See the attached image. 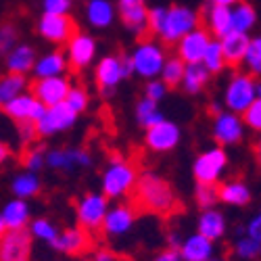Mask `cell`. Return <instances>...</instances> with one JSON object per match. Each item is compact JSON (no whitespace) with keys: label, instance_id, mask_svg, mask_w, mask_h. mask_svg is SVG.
Wrapping results in <instances>:
<instances>
[{"label":"cell","instance_id":"cell-14","mask_svg":"<svg viewBox=\"0 0 261 261\" xmlns=\"http://www.w3.org/2000/svg\"><path fill=\"white\" fill-rule=\"evenodd\" d=\"M213 40H215L213 34L205 25H199L197 30H192L190 34H186L176 44V55L186 65H190V63H203L205 53L209 50Z\"/></svg>","mask_w":261,"mask_h":261},{"label":"cell","instance_id":"cell-27","mask_svg":"<svg viewBox=\"0 0 261 261\" xmlns=\"http://www.w3.org/2000/svg\"><path fill=\"white\" fill-rule=\"evenodd\" d=\"M249 44H251V36L243 34V32H230L228 36L222 38V48H224V55L228 61V67L243 65Z\"/></svg>","mask_w":261,"mask_h":261},{"label":"cell","instance_id":"cell-29","mask_svg":"<svg viewBox=\"0 0 261 261\" xmlns=\"http://www.w3.org/2000/svg\"><path fill=\"white\" fill-rule=\"evenodd\" d=\"M38 105V98L36 94L30 90V92H23L21 96L13 98L11 102L3 105V111L9 119H13L15 123H23V121H32V115H34V109Z\"/></svg>","mask_w":261,"mask_h":261},{"label":"cell","instance_id":"cell-31","mask_svg":"<svg viewBox=\"0 0 261 261\" xmlns=\"http://www.w3.org/2000/svg\"><path fill=\"white\" fill-rule=\"evenodd\" d=\"M209 77H211V71L203 63H190V65H186V71H184L182 90L190 96H197L207 88Z\"/></svg>","mask_w":261,"mask_h":261},{"label":"cell","instance_id":"cell-50","mask_svg":"<svg viewBox=\"0 0 261 261\" xmlns=\"http://www.w3.org/2000/svg\"><path fill=\"white\" fill-rule=\"evenodd\" d=\"M153 261H184V257H182L180 249H171V247H167V249L159 251V253L153 257Z\"/></svg>","mask_w":261,"mask_h":261},{"label":"cell","instance_id":"cell-15","mask_svg":"<svg viewBox=\"0 0 261 261\" xmlns=\"http://www.w3.org/2000/svg\"><path fill=\"white\" fill-rule=\"evenodd\" d=\"M73 88V84L67 75H57V77H36L32 84V92L40 102H44L46 107H55L67 100L69 90Z\"/></svg>","mask_w":261,"mask_h":261},{"label":"cell","instance_id":"cell-22","mask_svg":"<svg viewBox=\"0 0 261 261\" xmlns=\"http://www.w3.org/2000/svg\"><path fill=\"white\" fill-rule=\"evenodd\" d=\"M86 21L94 30H107L115 23L117 9L113 0H86Z\"/></svg>","mask_w":261,"mask_h":261},{"label":"cell","instance_id":"cell-21","mask_svg":"<svg viewBox=\"0 0 261 261\" xmlns=\"http://www.w3.org/2000/svg\"><path fill=\"white\" fill-rule=\"evenodd\" d=\"M203 21H205V28L217 40H222L224 36L234 32V21H232V9L230 7L207 3L205 11H203Z\"/></svg>","mask_w":261,"mask_h":261},{"label":"cell","instance_id":"cell-30","mask_svg":"<svg viewBox=\"0 0 261 261\" xmlns=\"http://www.w3.org/2000/svg\"><path fill=\"white\" fill-rule=\"evenodd\" d=\"M253 199L249 184L243 180H226L220 184V201L230 205V207H247Z\"/></svg>","mask_w":261,"mask_h":261},{"label":"cell","instance_id":"cell-5","mask_svg":"<svg viewBox=\"0 0 261 261\" xmlns=\"http://www.w3.org/2000/svg\"><path fill=\"white\" fill-rule=\"evenodd\" d=\"M257 80L249 71H234L224 90V107L232 113L243 115L247 109L259 98L257 94Z\"/></svg>","mask_w":261,"mask_h":261},{"label":"cell","instance_id":"cell-44","mask_svg":"<svg viewBox=\"0 0 261 261\" xmlns=\"http://www.w3.org/2000/svg\"><path fill=\"white\" fill-rule=\"evenodd\" d=\"M167 92H169V86L161 80V77H155V80H148L146 84H144V96L146 98H150V100H163L165 96H167Z\"/></svg>","mask_w":261,"mask_h":261},{"label":"cell","instance_id":"cell-12","mask_svg":"<svg viewBox=\"0 0 261 261\" xmlns=\"http://www.w3.org/2000/svg\"><path fill=\"white\" fill-rule=\"evenodd\" d=\"M182 142V129L176 121L163 119L157 125L148 127L144 134V144L153 153H169Z\"/></svg>","mask_w":261,"mask_h":261},{"label":"cell","instance_id":"cell-49","mask_svg":"<svg viewBox=\"0 0 261 261\" xmlns=\"http://www.w3.org/2000/svg\"><path fill=\"white\" fill-rule=\"evenodd\" d=\"M17 132H19V140H21V144H25V146H30V144L36 140V136H40V134H38V125H36L34 121L17 123Z\"/></svg>","mask_w":261,"mask_h":261},{"label":"cell","instance_id":"cell-2","mask_svg":"<svg viewBox=\"0 0 261 261\" xmlns=\"http://www.w3.org/2000/svg\"><path fill=\"white\" fill-rule=\"evenodd\" d=\"M140 173L136 169V165L125 159V157H111L107 161L102 173H100V192H105L109 199H125L129 197L138 184Z\"/></svg>","mask_w":261,"mask_h":261},{"label":"cell","instance_id":"cell-26","mask_svg":"<svg viewBox=\"0 0 261 261\" xmlns=\"http://www.w3.org/2000/svg\"><path fill=\"white\" fill-rule=\"evenodd\" d=\"M197 232H201L203 236L211 238L213 243H217L220 238L226 236L228 232V222H226V215L220 209H205L199 215V222H197Z\"/></svg>","mask_w":261,"mask_h":261},{"label":"cell","instance_id":"cell-38","mask_svg":"<svg viewBox=\"0 0 261 261\" xmlns=\"http://www.w3.org/2000/svg\"><path fill=\"white\" fill-rule=\"evenodd\" d=\"M234 255L241 259V261H253L261 255V243L255 241L253 236H249L247 232L243 236H238L234 241V247H232Z\"/></svg>","mask_w":261,"mask_h":261},{"label":"cell","instance_id":"cell-28","mask_svg":"<svg viewBox=\"0 0 261 261\" xmlns=\"http://www.w3.org/2000/svg\"><path fill=\"white\" fill-rule=\"evenodd\" d=\"M40 190H42V180L36 171L23 169V171L15 173L11 180V192L15 199H23V201L34 199L40 194Z\"/></svg>","mask_w":261,"mask_h":261},{"label":"cell","instance_id":"cell-11","mask_svg":"<svg viewBox=\"0 0 261 261\" xmlns=\"http://www.w3.org/2000/svg\"><path fill=\"white\" fill-rule=\"evenodd\" d=\"M96 50H98L96 38L86 32L73 34V38L65 44V55H67L73 71H82L86 67H90L96 59Z\"/></svg>","mask_w":261,"mask_h":261},{"label":"cell","instance_id":"cell-39","mask_svg":"<svg viewBox=\"0 0 261 261\" xmlns=\"http://www.w3.org/2000/svg\"><path fill=\"white\" fill-rule=\"evenodd\" d=\"M194 201L201 207V211L213 209L217 201H220V184H197V188H194Z\"/></svg>","mask_w":261,"mask_h":261},{"label":"cell","instance_id":"cell-47","mask_svg":"<svg viewBox=\"0 0 261 261\" xmlns=\"http://www.w3.org/2000/svg\"><path fill=\"white\" fill-rule=\"evenodd\" d=\"M73 0H42V13L48 15H69Z\"/></svg>","mask_w":261,"mask_h":261},{"label":"cell","instance_id":"cell-17","mask_svg":"<svg viewBox=\"0 0 261 261\" xmlns=\"http://www.w3.org/2000/svg\"><path fill=\"white\" fill-rule=\"evenodd\" d=\"M136 209L132 205H125V203H119L115 207L109 209L107 213V220L102 224V234L109 241L113 238H121L125 234L132 232L134 224H136Z\"/></svg>","mask_w":261,"mask_h":261},{"label":"cell","instance_id":"cell-3","mask_svg":"<svg viewBox=\"0 0 261 261\" xmlns=\"http://www.w3.org/2000/svg\"><path fill=\"white\" fill-rule=\"evenodd\" d=\"M129 57H132V63H134V75H138L144 82L161 77L163 67L169 59L165 53V46L153 38L138 40V44L134 46Z\"/></svg>","mask_w":261,"mask_h":261},{"label":"cell","instance_id":"cell-45","mask_svg":"<svg viewBox=\"0 0 261 261\" xmlns=\"http://www.w3.org/2000/svg\"><path fill=\"white\" fill-rule=\"evenodd\" d=\"M165 15H167V7L157 5V7H153V9H148V32L153 34V36H157V38H159L161 30H163Z\"/></svg>","mask_w":261,"mask_h":261},{"label":"cell","instance_id":"cell-58","mask_svg":"<svg viewBox=\"0 0 261 261\" xmlns=\"http://www.w3.org/2000/svg\"><path fill=\"white\" fill-rule=\"evenodd\" d=\"M257 94H259V98H261V82L257 84Z\"/></svg>","mask_w":261,"mask_h":261},{"label":"cell","instance_id":"cell-33","mask_svg":"<svg viewBox=\"0 0 261 261\" xmlns=\"http://www.w3.org/2000/svg\"><path fill=\"white\" fill-rule=\"evenodd\" d=\"M134 115H136V123H138L140 127H144V129L153 127V125H157L159 121L165 119L163 111L159 109V102H157V100H150V98H146V96H142V98L136 102Z\"/></svg>","mask_w":261,"mask_h":261},{"label":"cell","instance_id":"cell-48","mask_svg":"<svg viewBox=\"0 0 261 261\" xmlns=\"http://www.w3.org/2000/svg\"><path fill=\"white\" fill-rule=\"evenodd\" d=\"M17 36H19L17 28L13 23H5L0 28V48H3V55H7L17 46Z\"/></svg>","mask_w":261,"mask_h":261},{"label":"cell","instance_id":"cell-20","mask_svg":"<svg viewBox=\"0 0 261 261\" xmlns=\"http://www.w3.org/2000/svg\"><path fill=\"white\" fill-rule=\"evenodd\" d=\"M32 209L28 201L23 199H11L5 203L3 211H0V232H17V230H25L32 222Z\"/></svg>","mask_w":261,"mask_h":261},{"label":"cell","instance_id":"cell-6","mask_svg":"<svg viewBox=\"0 0 261 261\" xmlns=\"http://www.w3.org/2000/svg\"><path fill=\"white\" fill-rule=\"evenodd\" d=\"M228 161L224 146H211L199 153L192 163V176L197 184H220L228 169Z\"/></svg>","mask_w":261,"mask_h":261},{"label":"cell","instance_id":"cell-18","mask_svg":"<svg viewBox=\"0 0 261 261\" xmlns=\"http://www.w3.org/2000/svg\"><path fill=\"white\" fill-rule=\"evenodd\" d=\"M32 241L30 230L5 232L0 241V261H30L32 259Z\"/></svg>","mask_w":261,"mask_h":261},{"label":"cell","instance_id":"cell-59","mask_svg":"<svg viewBox=\"0 0 261 261\" xmlns=\"http://www.w3.org/2000/svg\"><path fill=\"white\" fill-rule=\"evenodd\" d=\"M213 261H222V259H213Z\"/></svg>","mask_w":261,"mask_h":261},{"label":"cell","instance_id":"cell-52","mask_svg":"<svg viewBox=\"0 0 261 261\" xmlns=\"http://www.w3.org/2000/svg\"><path fill=\"white\" fill-rule=\"evenodd\" d=\"M92 261H121V257L115 251H109V249H100L92 255Z\"/></svg>","mask_w":261,"mask_h":261},{"label":"cell","instance_id":"cell-13","mask_svg":"<svg viewBox=\"0 0 261 261\" xmlns=\"http://www.w3.org/2000/svg\"><path fill=\"white\" fill-rule=\"evenodd\" d=\"M92 245H94V241H92V236H90V230L82 228L80 224L61 230L59 236L50 243V247L57 253L69 255V257H80L84 253H88L92 249Z\"/></svg>","mask_w":261,"mask_h":261},{"label":"cell","instance_id":"cell-4","mask_svg":"<svg viewBox=\"0 0 261 261\" xmlns=\"http://www.w3.org/2000/svg\"><path fill=\"white\" fill-rule=\"evenodd\" d=\"M201 19H203V15L199 11H194L192 7L169 5L167 7V15H165L163 30L159 34L161 42H163V44L176 46L186 34H190L192 30H197L201 25Z\"/></svg>","mask_w":261,"mask_h":261},{"label":"cell","instance_id":"cell-53","mask_svg":"<svg viewBox=\"0 0 261 261\" xmlns=\"http://www.w3.org/2000/svg\"><path fill=\"white\" fill-rule=\"evenodd\" d=\"M182 243H184V238H180V234H178L176 230H171L169 236H167V247H171V249H180Z\"/></svg>","mask_w":261,"mask_h":261},{"label":"cell","instance_id":"cell-8","mask_svg":"<svg viewBox=\"0 0 261 261\" xmlns=\"http://www.w3.org/2000/svg\"><path fill=\"white\" fill-rule=\"evenodd\" d=\"M125 77L127 73L123 65V55H105L98 59L94 67V82L102 96H111Z\"/></svg>","mask_w":261,"mask_h":261},{"label":"cell","instance_id":"cell-16","mask_svg":"<svg viewBox=\"0 0 261 261\" xmlns=\"http://www.w3.org/2000/svg\"><path fill=\"white\" fill-rule=\"evenodd\" d=\"M77 113L71 111L67 107V102H61V105H55V107H48L46 115L42 117L36 125H38V134L42 138H48V136H55L59 132H67L69 127L75 125L77 121Z\"/></svg>","mask_w":261,"mask_h":261},{"label":"cell","instance_id":"cell-23","mask_svg":"<svg viewBox=\"0 0 261 261\" xmlns=\"http://www.w3.org/2000/svg\"><path fill=\"white\" fill-rule=\"evenodd\" d=\"M36 63H38V53L30 44H17L13 50L5 55V67L9 73H19V75H28L30 71L34 73Z\"/></svg>","mask_w":261,"mask_h":261},{"label":"cell","instance_id":"cell-32","mask_svg":"<svg viewBox=\"0 0 261 261\" xmlns=\"http://www.w3.org/2000/svg\"><path fill=\"white\" fill-rule=\"evenodd\" d=\"M119 19H121L123 28L136 36H142L148 30V9L144 5L119 7Z\"/></svg>","mask_w":261,"mask_h":261},{"label":"cell","instance_id":"cell-46","mask_svg":"<svg viewBox=\"0 0 261 261\" xmlns=\"http://www.w3.org/2000/svg\"><path fill=\"white\" fill-rule=\"evenodd\" d=\"M243 119L247 123L249 129H253V132L261 134V98H257L247 111L243 113Z\"/></svg>","mask_w":261,"mask_h":261},{"label":"cell","instance_id":"cell-55","mask_svg":"<svg viewBox=\"0 0 261 261\" xmlns=\"http://www.w3.org/2000/svg\"><path fill=\"white\" fill-rule=\"evenodd\" d=\"M207 3H211V5H222V7H234V5H238V3H243V0H207Z\"/></svg>","mask_w":261,"mask_h":261},{"label":"cell","instance_id":"cell-54","mask_svg":"<svg viewBox=\"0 0 261 261\" xmlns=\"http://www.w3.org/2000/svg\"><path fill=\"white\" fill-rule=\"evenodd\" d=\"M253 153H255V161H257V165H259V169H261V134L257 136V140H255V144H253Z\"/></svg>","mask_w":261,"mask_h":261},{"label":"cell","instance_id":"cell-34","mask_svg":"<svg viewBox=\"0 0 261 261\" xmlns=\"http://www.w3.org/2000/svg\"><path fill=\"white\" fill-rule=\"evenodd\" d=\"M257 9L249 3V0H243L232 7V21H234V32H243V34H251L253 28L257 25Z\"/></svg>","mask_w":261,"mask_h":261},{"label":"cell","instance_id":"cell-41","mask_svg":"<svg viewBox=\"0 0 261 261\" xmlns=\"http://www.w3.org/2000/svg\"><path fill=\"white\" fill-rule=\"evenodd\" d=\"M243 65H245V71H249L255 77H261V36L251 38V44H249Z\"/></svg>","mask_w":261,"mask_h":261},{"label":"cell","instance_id":"cell-25","mask_svg":"<svg viewBox=\"0 0 261 261\" xmlns=\"http://www.w3.org/2000/svg\"><path fill=\"white\" fill-rule=\"evenodd\" d=\"M67 69H71L67 55L61 50H50L46 55L38 57L34 75L36 77H57V75H67Z\"/></svg>","mask_w":261,"mask_h":261},{"label":"cell","instance_id":"cell-40","mask_svg":"<svg viewBox=\"0 0 261 261\" xmlns=\"http://www.w3.org/2000/svg\"><path fill=\"white\" fill-rule=\"evenodd\" d=\"M30 232H32V236L36 238V241L48 243V245L59 236V228L50 220H46V217H36V220H32Z\"/></svg>","mask_w":261,"mask_h":261},{"label":"cell","instance_id":"cell-36","mask_svg":"<svg viewBox=\"0 0 261 261\" xmlns=\"http://www.w3.org/2000/svg\"><path fill=\"white\" fill-rule=\"evenodd\" d=\"M184 71H186V63H184L178 55H173V57H169L167 63H165L163 73H161V80L169 86V88H180L182 80H184Z\"/></svg>","mask_w":261,"mask_h":261},{"label":"cell","instance_id":"cell-37","mask_svg":"<svg viewBox=\"0 0 261 261\" xmlns=\"http://www.w3.org/2000/svg\"><path fill=\"white\" fill-rule=\"evenodd\" d=\"M203 65L211 71V75H217L222 73L226 67H228V61H226V55H224V48H222V40H213L209 50L205 53V59H203Z\"/></svg>","mask_w":261,"mask_h":261},{"label":"cell","instance_id":"cell-42","mask_svg":"<svg viewBox=\"0 0 261 261\" xmlns=\"http://www.w3.org/2000/svg\"><path fill=\"white\" fill-rule=\"evenodd\" d=\"M67 107L71 109V111H75L77 115H82L86 109H88V105H90V94H88V90L84 88V86H73V88L69 90V94H67Z\"/></svg>","mask_w":261,"mask_h":261},{"label":"cell","instance_id":"cell-56","mask_svg":"<svg viewBox=\"0 0 261 261\" xmlns=\"http://www.w3.org/2000/svg\"><path fill=\"white\" fill-rule=\"evenodd\" d=\"M9 155H11V148L7 142H3V146H0V159H3V163L9 159Z\"/></svg>","mask_w":261,"mask_h":261},{"label":"cell","instance_id":"cell-7","mask_svg":"<svg viewBox=\"0 0 261 261\" xmlns=\"http://www.w3.org/2000/svg\"><path fill=\"white\" fill-rule=\"evenodd\" d=\"M109 199L105 192H86L75 201V220L82 228L96 232L102 230V224L109 213Z\"/></svg>","mask_w":261,"mask_h":261},{"label":"cell","instance_id":"cell-24","mask_svg":"<svg viewBox=\"0 0 261 261\" xmlns=\"http://www.w3.org/2000/svg\"><path fill=\"white\" fill-rule=\"evenodd\" d=\"M180 253L184 261H213L215 257V243L211 238L203 236L201 232H194L184 238V243L180 247Z\"/></svg>","mask_w":261,"mask_h":261},{"label":"cell","instance_id":"cell-35","mask_svg":"<svg viewBox=\"0 0 261 261\" xmlns=\"http://www.w3.org/2000/svg\"><path fill=\"white\" fill-rule=\"evenodd\" d=\"M25 88H28L25 75L9 73V71H7V73L3 75V80H0V102H3V105L11 102L13 98L21 96L23 92H28Z\"/></svg>","mask_w":261,"mask_h":261},{"label":"cell","instance_id":"cell-43","mask_svg":"<svg viewBox=\"0 0 261 261\" xmlns=\"http://www.w3.org/2000/svg\"><path fill=\"white\" fill-rule=\"evenodd\" d=\"M44 165H46V153L42 148H32L30 146L25 150V155H23V167L38 173Z\"/></svg>","mask_w":261,"mask_h":261},{"label":"cell","instance_id":"cell-9","mask_svg":"<svg viewBox=\"0 0 261 261\" xmlns=\"http://www.w3.org/2000/svg\"><path fill=\"white\" fill-rule=\"evenodd\" d=\"M36 32L42 40L50 42V44H67L73 38V34H77V25L69 15H48L42 13V17L36 23Z\"/></svg>","mask_w":261,"mask_h":261},{"label":"cell","instance_id":"cell-51","mask_svg":"<svg viewBox=\"0 0 261 261\" xmlns=\"http://www.w3.org/2000/svg\"><path fill=\"white\" fill-rule=\"evenodd\" d=\"M247 234L261 243V209L255 213V217H251V222L247 224Z\"/></svg>","mask_w":261,"mask_h":261},{"label":"cell","instance_id":"cell-1","mask_svg":"<svg viewBox=\"0 0 261 261\" xmlns=\"http://www.w3.org/2000/svg\"><path fill=\"white\" fill-rule=\"evenodd\" d=\"M134 203L138 209L155 215H171L178 211V197L173 186L155 171L140 173L136 190H134Z\"/></svg>","mask_w":261,"mask_h":261},{"label":"cell","instance_id":"cell-10","mask_svg":"<svg viewBox=\"0 0 261 261\" xmlns=\"http://www.w3.org/2000/svg\"><path fill=\"white\" fill-rule=\"evenodd\" d=\"M245 119L243 115L238 113H232V111H222L213 117V123H211V136L213 140L217 142V146H234L238 144L243 138H245Z\"/></svg>","mask_w":261,"mask_h":261},{"label":"cell","instance_id":"cell-19","mask_svg":"<svg viewBox=\"0 0 261 261\" xmlns=\"http://www.w3.org/2000/svg\"><path fill=\"white\" fill-rule=\"evenodd\" d=\"M92 155L84 148H50L46 153V167L55 171H73L77 167H90Z\"/></svg>","mask_w":261,"mask_h":261},{"label":"cell","instance_id":"cell-57","mask_svg":"<svg viewBox=\"0 0 261 261\" xmlns=\"http://www.w3.org/2000/svg\"><path fill=\"white\" fill-rule=\"evenodd\" d=\"M132 5H144V0H117V7H132Z\"/></svg>","mask_w":261,"mask_h":261}]
</instances>
